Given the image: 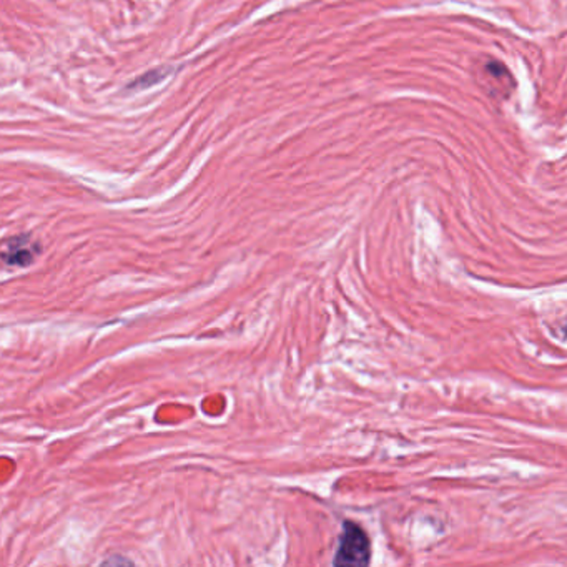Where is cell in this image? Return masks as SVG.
Returning a JSON list of instances; mask_svg holds the SVG:
<instances>
[{
	"label": "cell",
	"mask_w": 567,
	"mask_h": 567,
	"mask_svg": "<svg viewBox=\"0 0 567 567\" xmlns=\"http://www.w3.org/2000/svg\"><path fill=\"white\" fill-rule=\"evenodd\" d=\"M371 562V541L363 528L353 521L343 524V532L338 541L333 564L341 567H365Z\"/></svg>",
	"instance_id": "cell-1"
},
{
	"label": "cell",
	"mask_w": 567,
	"mask_h": 567,
	"mask_svg": "<svg viewBox=\"0 0 567 567\" xmlns=\"http://www.w3.org/2000/svg\"><path fill=\"white\" fill-rule=\"evenodd\" d=\"M37 253L35 247L25 238H14L2 245L0 261L10 267H25L29 265L34 255Z\"/></svg>",
	"instance_id": "cell-2"
}]
</instances>
